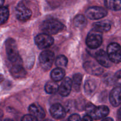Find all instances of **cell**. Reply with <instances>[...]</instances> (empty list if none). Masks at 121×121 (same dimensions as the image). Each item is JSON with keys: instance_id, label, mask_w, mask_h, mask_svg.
Wrapping results in <instances>:
<instances>
[{"instance_id": "obj_1", "label": "cell", "mask_w": 121, "mask_h": 121, "mask_svg": "<svg viewBox=\"0 0 121 121\" xmlns=\"http://www.w3.org/2000/svg\"><path fill=\"white\" fill-rule=\"evenodd\" d=\"M5 49L7 57L12 64H22L21 58L19 55L15 41L9 38L5 41Z\"/></svg>"}, {"instance_id": "obj_2", "label": "cell", "mask_w": 121, "mask_h": 121, "mask_svg": "<svg viewBox=\"0 0 121 121\" xmlns=\"http://www.w3.org/2000/svg\"><path fill=\"white\" fill-rule=\"evenodd\" d=\"M85 111L88 115L93 119H100L105 118L109 113V109L105 105L96 106L91 103H89L85 107Z\"/></svg>"}, {"instance_id": "obj_3", "label": "cell", "mask_w": 121, "mask_h": 121, "mask_svg": "<svg viewBox=\"0 0 121 121\" xmlns=\"http://www.w3.org/2000/svg\"><path fill=\"white\" fill-rule=\"evenodd\" d=\"M64 25L59 21L54 19H49L44 21L41 26V29L44 34L48 35L57 34L63 30Z\"/></svg>"}, {"instance_id": "obj_4", "label": "cell", "mask_w": 121, "mask_h": 121, "mask_svg": "<svg viewBox=\"0 0 121 121\" xmlns=\"http://www.w3.org/2000/svg\"><path fill=\"white\" fill-rule=\"evenodd\" d=\"M106 53L111 62L116 64L121 62V47L118 43L109 44L108 46Z\"/></svg>"}, {"instance_id": "obj_5", "label": "cell", "mask_w": 121, "mask_h": 121, "mask_svg": "<svg viewBox=\"0 0 121 121\" xmlns=\"http://www.w3.org/2000/svg\"><path fill=\"white\" fill-rule=\"evenodd\" d=\"M103 39L102 33L92 30L89 33L86 40L87 46L92 49L97 48L101 46Z\"/></svg>"}, {"instance_id": "obj_6", "label": "cell", "mask_w": 121, "mask_h": 121, "mask_svg": "<svg viewBox=\"0 0 121 121\" xmlns=\"http://www.w3.org/2000/svg\"><path fill=\"white\" fill-rule=\"evenodd\" d=\"M55 56L53 52L45 50L41 52L39 56V62L40 66L45 70H48L51 69L54 61Z\"/></svg>"}, {"instance_id": "obj_7", "label": "cell", "mask_w": 121, "mask_h": 121, "mask_svg": "<svg viewBox=\"0 0 121 121\" xmlns=\"http://www.w3.org/2000/svg\"><path fill=\"white\" fill-rule=\"evenodd\" d=\"M35 43L40 49H44L52 46L54 39L51 35L44 33L39 34L35 37Z\"/></svg>"}, {"instance_id": "obj_8", "label": "cell", "mask_w": 121, "mask_h": 121, "mask_svg": "<svg viewBox=\"0 0 121 121\" xmlns=\"http://www.w3.org/2000/svg\"><path fill=\"white\" fill-rule=\"evenodd\" d=\"M32 15V11L23 2L18 4L15 8V16L20 21H27Z\"/></svg>"}, {"instance_id": "obj_9", "label": "cell", "mask_w": 121, "mask_h": 121, "mask_svg": "<svg viewBox=\"0 0 121 121\" xmlns=\"http://www.w3.org/2000/svg\"><path fill=\"white\" fill-rule=\"evenodd\" d=\"M108 14L106 9L100 7H92L86 11V15L91 20H98L106 17Z\"/></svg>"}, {"instance_id": "obj_10", "label": "cell", "mask_w": 121, "mask_h": 121, "mask_svg": "<svg viewBox=\"0 0 121 121\" xmlns=\"http://www.w3.org/2000/svg\"><path fill=\"white\" fill-rule=\"evenodd\" d=\"M83 68L87 73L92 75H100L104 72V69L102 67L94 61H86L83 64Z\"/></svg>"}, {"instance_id": "obj_11", "label": "cell", "mask_w": 121, "mask_h": 121, "mask_svg": "<svg viewBox=\"0 0 121 121\" xmlns=\"http://www.w3.org/2000/svg\"><path fill=\"white\" fill-rule=\"evenodd\" d=\"M72 89V80L70 78H66L63 79L60 86L59 87L58 92L63 97H66L70 93Z\"/></svg>"}, {"instance_id": "obj_12", "label": "cell", "mask_w": 121, "mask_h": 121, "mask_svg": "<svg viewBox=\"0 0 121 121\" xmlns=\"http://www.w3.org/2000/svg\"><path fill=\"white\" fill-rule=\"evenodd\" d=\"M50 112L51 115L56 119H63L66 116L65 109L59 104H53L50 108Z\"/></svg>"}, {"instance_id": "obj_13", "label": "cell", "mask_w": 121, "mask_h": 121, "mask_svg": "<svg viewBox=\"0 0 121 121\" xmlns=\"http://www.w3.org/2000/svg\"><path fill=\"white\" fill-rule=\"evenodd\" d=\"M95 59L100 66L105 67H109L112 65L111 61H110L108 56L107 53L103 50H99L96 53Z\"/></svg>"}, {"instance_id": "obj_14", "label": "cell", "mask_w": 121, "mask_h": 121, "mask_svg": "<svg viewBox=\"0 0 121 121\" xmlns=\"http://www.w3.org/2000/svg\"><path fill=\"white\" fill-rule=\"evenodd\" d=\"M109 101L112 106L117 107L121 104V87L117 86L111 91L109 95Z\"/></svg>"}, {"instance_id": "obj_15", "label": "cell", "mask_w": 121, "mask_h": 121, "mask_svg": "<svg viewBox=\"0 0 121 121\" xmlns=\"http://www.w3.org/2000/svg\"><path fill=\"white\" fill-rule=\"evenodd\" d=\"M28 111L30 113V115L36 118L37 119H43L46 116L44 109L38 104H33L30 105Z\"/></svg>"}, {"instance_id": "obj_16", "label": "cell", "mask_w": 121, "mask_h": 121, "mask_svg": "<svg viewBox=\"0 0 121 121\" xmlns=\"http://www.w3.org/2000/svg\"><path fill=\"white\" fill-rule=\"evenodd\" d=\"M10 73L13 76L16 78H24L27 74L22 66V64H12L10 68Z\"/></svg>"}, {"instance_id": "obj_17", "label": "cell", "mask_w": 121, "mask_h": 121, "mask_svg": "<svg viewBox=\"0 0 121 121\" xmlns=\"http://www.w3.org/2000/svg\"><path fill=\"white\" fill-rule=\"evenodd\" d=\"M50 76L53 81L55 82L60 81L65 77V71L62 68L57 67V68L54 69L52 71Z\"/></svg>"}, {"instance_id": "obj_18", "label": "cell", "mask_w": 121, "mask_h": 121, "mask_svg": "<svg viewBox=\"0 0 121 121\" xmlns=\"http://www.w3.org/2000/svg\"><path fill=\"white\" fill-rule=\"evenodd\" d=\"M96 86L97 85L95 80L92 79H88L85 82V85H84V89H85V93L87 95H91L95 91Z\"/></svg>"}, {"instance_id": "obj_19", "label": "cell", "mask_w": 121, "mask_h": 121, "mask_svg": "<svg viewBox=\"0 0 121 121\" xmlns=\"http://www.w3.org/2000/svg\"><path fill=\"white\" fill-rule=\"evenodd\" d=\"M111 25L107 22L104 21H100L95 23L93 25V29L99 33H104V32H108L111 30Z\"/></svg>"}, {"instance_id": "obj_20", "label": "cell", "mask_w": 121, "mask_h": 121, "mask_svg": "<svg viewBox=\"0 0 121 121\" xmlns=\"http://www.w3.org/2000/svg\"><path fill=\"white\" fill-rule=\"evenodd\" d=\"M73 24L76 27L79 28H83L87 24V20L82 14H78L73 20Z\"/></svg>"}, {"instance_id": "obj_21", "label": "cell", "mask_w": 121, "mask_h": 121, "mask_svg": "<svg viewBox=\"0 0 121 121\" xmlns=\"http://www.w3.org/2000/svg\"><path fill=\"white\" fill-rule=\"evenodd\" d=\"M105 5L111 10L119 11L121 9V0H107L105 1Z\"/></svg>"}, {"instance_id": "obj_22", "label": "cell", "mask_w": 121, "mask_h": 121, "mask_svg": "<svg viewBox=\"0 0 121 121\" xmlns=\"http://www.w3.org/2000/svg\"><path fill=\"white\" fill-rule=\"evenodd\" d=\"M83 76L80 73H76L73 76L72 80V87H73L76 92H79L80 89Z\"/></svg>"}, {"instance_id": "obj_23", "label": "cell", "mask_w": 121, "mask_h": 121, "mask_svg": "<svg viewBox=\"0 0 121 121\" xmlns=\"http://www.w3.org/2000/svg\"><path fill=\"white\" fill-rule=\"evenodd\" d=\"M57 84L54 81H48L45 85V91L48 94H54L59 91Z\"/></svg>"}, {"instance_id": "obj_24", "label": "cell", "mask_w": 121, "mask_h": 121, "mask_svg": "<svg viewBox=\"0 0 121 121\" xmlns=\"http://www.w3.org/2000/svg\"><path fill=\"white\" fill-rule=\"evenodd\" d=\"M9 15V10L7 7H2L0 8V25L4 24L8 21Z\"/></svg>"}, {"instance_id": "obj_25", "label": "cell", "mask_w": 121, "mask_h": 121, "mask_svg": "<svg viewBox=\"0 0 121 121\" xmlns=\"http://www.w3.org/2000/svg\"><path fill=\"white\" fill-rule=\"evenodd\" d=\"M68 63V60L67 57L63 55L59 56L56 58L55 61V64L58 67L61 68V67H66Z\"/></svg>"}, {"instance_id": "obj_26", "label": "cell", "mask_w": 121, "mask_h": 121, "mask_svg": "<svg viewBox=\"0 0 121 121\" xmlns=\"http://www.w3.org/2000/svg\"><path fill=\"white\" fill-rule=\"evenodd\" d=\"M113 81L114 83L121 86V70L118 71L113 76Z\"/></svg>"}, {"instance_id": "obj_27", "label": "cell", "mask_w": 121, "mask_h": 121, "mask_svg": "<svg viewBox=\"0 0 121 121\" xmlns=\"http://www.w3.org/2000/svg\"><path fill=\"white\" fill-rule=\"evenodd\" d=\"M105 83L108 85H112L114 83V81H113V76H111V74H107L105 75V79H104Z\"/></svg>"}, {"instance_id": "obj_28", "label": "cell", "mask_w": 121, "mask_h": 121, "mask_svg": "<svg viewBox=\"0 0 121 121\" xmlns=\"http://www.w3.org/2000/svg\"><path fill=\"white\" fill-rule=\"evenodd\" d=\"M21 121H38L37 119L31 115H26L21 119Z\"/></svg>"}, {"instance_id": "obj_29", "label": "cell", "mask_w": 121, "mask_h": 121, "mask_svg": "<svg viewBox=\"0 0 121 121\" xmlns=\"http://www.w3.org/2000/svg\"><path fill=\"white\" fill-rule=\"evenodd\" d=\"M69 121H81V118H80V115L76 113H74L70 115L69 118Z\"/></svg>"}, {"instance_id": "obj_30", "label": "cell", "mask_w": 121, "mask_h": 121, "mask_svg": "<svg viewBox=\"0 0 121 121\" xmlns=\"http://www.w3.org/2000/svg\"><path fill=\"white\" fill-rule=\"evenodd\" d=\"M81 121H93V119L89 115L84 116Z\"/></svg>"}, {"instance_id": "obj_31", "label": "cell", "mask_w": 121, "mask_h": 121, "mask_svg": "<svg viewBox=\"0 0 121 121\" xmlns=\"http://www.w3.org/2000/svg\"><path fill=\"white\" fill-rule=\"evenodd\" d=\"M117 120L118 121H121V108L117 112Z\"/></svg>"}, {"instance_id": "obj_32", "label": "cell", "mask_w": 121, "mask_h": 121, "mask_svg": "<svg viewBox=\"0 0 121 121\" xmlns=\"http://www.w3.org/2000/svg\"><path fill=\"white\" fill-rule=\"evenodd\" d=\"M102 121H113V119L111 118H104Z\"/></svg>"}, {"instance_id": "obj_33", "label": "cell", "mask_w": 121, "mask_h": 121, "mask_svg": "<svg viewBox=\"0 0 121 121\" xmlns=\"http://www.w3.org/2000/svg\"><path fill=\"white\" fill-rule=\"evenodd\" d=\"M4 80V77L2 74H0V83L2 82Z\"/></svg>"}, {"instance_id": "obj_34", "label": "cell", "mask_w": 121, "mask_h": 121, "mask_svg": "<svg viewBox=\"0 0 121 121\" xmlns=\"http://www.w3.org/2000/svg\"><path fill=\"white\" fill-rule=\"evenodd\" d=\"M4 3V1H2V0H0V8L2 7Z\"/></svg>"}, {"instance_id": "obj_35", "label": "cell", "mask_w": 121, "mask_h": 121, "mask_svg": "<svg viewBox=\"0 0 121 121\" xmlns=\"http://www.w3.org/2000/svg\"><path fill=\"white\" fill-rule=\"evenodd\" d=\"M4 121H13L11 120V119H5Z\"/></svg>"}, {"instance_id": "obj_36", "label": "cell", "mask_w": 121, "mask_h": 121, "mask_svg": "<svg viewBox=\"0 0 121 121\" xmlns=\"http://www.w3.org/2000/svg\"><path fill=\"white\" fill-rule=\"evenodd\" d=\"M44 121H53L51 120V119H46V120H44Z\"/></svg>"}]
</instances>
